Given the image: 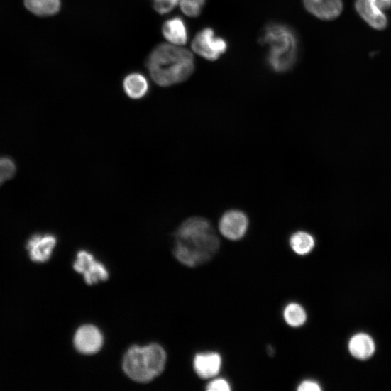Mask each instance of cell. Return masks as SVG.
<instances>
[{"mask_svg":"<svg viewBox=\"0 0 391 391\" xmlns=\"http://www.w3.org/2000/svg\"><path fill=\"white\" fill-rule=\"evenodd\" d=\"M219 247L220 240L211 224L204 218L194 217L176 231L173 254L181 263L193 268L210 261Z\"/></svg>","mask_w":391,"mask_h":391,"instance_id":"cell-1","label":"cell"},{"mask_svg":"<svg viewBox=\"0 0 391 391\" xmlns=\"http://www.w3.org/2000/svg\"><path fill=\"white\" fill-rule=\"evenodd\" d=\"M147 66L154 82L160 87H170L188 79L194 72L192 54L174 45L161 44L150 55Z\"/></svg>","mask_w":391,"mask_h":391,"instance_id":"cell-2","label":"cell"},{"mask_svg":"<svg viewBox=\"0 0 391 391\" xmlns=\"http://www.w3.org/2000/svg\"><path fill=\"white\" fill-rule=\"evenodd\" d=\"M260 41L268 46L267 60L275 72H287L296 63L298 41L295 33L290 27L278 23L270 24L264 28Z\"/></svg>","mask_w":391,"mask_h":391,"instance_id":"cell-3","label":"cell"},{"mask_svg":"<svg viewBox=\"0 0 391 391\" xmlns=\"http://www.w3.org/2000/svg\"><path fill=\"white\" fill-rule=\"evenodd\" d=\"M166 358L165 350L158 344L133 346L125 355L123 368L133 380L148 382L163 373Z\"/></svg>","mask_w":391,"mask_h":391,"instance_id":"cell-4","label":"cell"},{"mask_svg":"<svg viewBox=\"0 0 391 391\" xmlns=\"http://www.w3.org/2000/svg\"><path fill=\"white\" fill-rule=\"evenodd\" d=\"M228 48L223 38L216 37L214 31L204 28L199 32L192 43L193 50L209 60H216Z\"/></svg>","mask_w":391,"mask_h":391,"instance_id":"cell-5","label":"cell"},{"mask_svg":"<svg viewBox=\"0 0 391 391\" xmlns=\"http://www.w3.org/2000/svg\"><path fill=\"white\" fill-rule=\"evenodd\" d=\"M74 268L77 272L84 275L88 285L105 281L109 277L105 267L86 251H82L77 254Z\"/></svg>","mask_w":391,"mask_h":391,"instance_id":"cell-6","label":"cell"},{"mask_svg":"<svg viewBox=\"0 0 391 391\" xmlns=\"http://www.w3.org/2000/svg\"><path fill=\"white\" fill-rule=\"evenodd\" d=\"M248 220L244 212L239 210H229L222 216L219 230L221 234L231 241L242 238L248 229Z\"/></svg>","mask_w":391,"mask_h":391,"instance_id":"cell-7","label":"cell"},{"mask_svg":"<svg viewBox=\"0 0 391 391\" xmlns=\"http://www.w3.org/2000/svg\"><path fill=\"white\" fill-rule=\"evenodd\" d=\"M56 237L52 234H35L26 244L30 258L35 263H45L50 258L56 246Z\"/></svg>","mask_w":391,"mask_h":391,"instance_id":"cell-8","label":"cell"},{"mask_svg":"<svg viewBox=\"0 0 391 391\" xmlns=\"http://www.w3.org/2000/svg\"><path fill=\"white\" fill-rule=\"evenodd\" d=\"M355 9L359 16L373 28L384 30L387 26V18L376 0H356Z\"/></svg>","mask_w":391,"mask_h":391,"instance_id":"cell-9","label":"cell"},{"mask_svg":"<svg viewBox=\"0 0 391 391\" xmlns=\"http://www.w3.org/2000/svg\"><path fill=\"white\" fill-rule=\"evenodd\" d=\"M103 344V336L99 330L90 325L81 327L76 333L75 345L77 351L84 354L98 352Z\"/></svg>","mask_w":391,"mask_h":391,"instance_id":"cell-10","label":"cell"},{"mask_svg":"<svg viewBox=\"0 0 391 391\" xmlns=\"http://www.w3.org/2000/svg\"><path fill=\"white\" fill-rule=\"evenodd\" d=\"M304 4L310 13L324 21L338 18L343 11V0H304Z\"/></svg>","mask_w":391,"mask_h":391,"instance_id":"cell-11","label":"cell"},{"mask_svg":"<svg viewBox=\"0 0 391 391\" xmlns=\"http://www.w3.org/2000/svg\"><path fill=\"white\" fill-rule=\"evenodd\" d=\"M222 366L221 355L216 352L201 353L196 355L194 368L196 373L203 379L217 375Z\"/></svg>","mask_w":391,"mask_h":391,"instance_id":"cell-12","label":"cell"},{"mask_svg":"<svg viewBox=\"0 0 391 391\" xmlns=\"http://www.w3.org/2000/svg\"><path fill=\"white\" fill-rule=\"evenodd\" d=\"M164 38L172 45L181 46L188 41V29L185 21L174 17L166 21L162 28Z\"/></svg>","mask_w":391,"mask_h":391,"instance_id":"cell-13","label":"cell"},{"mask_svg":"<svg viewBox=\"0 0 391 391\" xmlns=\"http://www.w3.org/2000/svg\"><path fill=\"white\" fill-rule=\"evenodd\" d=\"M123 89L128 97L133 99H139L148 94L150 84L144 75L133 73L125 78Z\"/></svg>","mask_w":391,"mask_h":391,"instance_id":"cell-14","label":"cell"},{"mask_svg":"<svg viewBox=\"0 0 391 391\" xmlns=\"http://www.w3.org/2000/svg\"><path fill=\"white\" fill-rule=\"evenodd\" d=\"M348 348L354 358L367 360L373 356L375 352V343L370 336L360 334L351 338Z\"/></svg>","mask_w":391,"mask_h":391,"instance_id":"cell-15","label":"cell"},{"mask_svg":"<svg viewBox=\"0 0 391 391\" xmlns=\"http://www.w3.org/2000/svg\"><path fill=\"white\" fill-rule=\"evenodd\" d=\"M26 9L40 16L55 15L60 10V0H24Z\"/></svg>","mask_w":391,"mask_h":391,"instance_id":"cell-16","label":"cell"},{"mask_svg":"<svg viewBox=\"0 0 391 391\" xmlns=\"http://www.w3.org/2000/svg\"><path fill=\"white\" fill-rule=\"evenodd\" d=\"M314 239L308 233L298 231L290 238V246L292 250L299 255H306L312 252L314 247Z\"/></svg>","mask_w":391,"mask_h":391,"instance_id":"cell-17","label":"cell"},{"mask_svg":"<svg viewBox=\"0 0 391 391\" xmlns=\"http://www.w3.org/2000/svg\"><path fill=\"white\" fill-rule=\"evenodd\" d=\"M283 316L287 324L294 328L303 326L307 319V314L304 308L295 303H292L287 306L285 309H284Z\"/></svg>","mask_w":391,"mask_h":391,"instance_id":"cell-18","label":"cell"},{"mask_svg":"<svg viewBox=\"0 0 391 391\" xmlns=\"http://www.w3.org/2000/svg\"><path fill=\"white\" fill-rule=\"evenodd\" d=\"M16 172L15 162L9 158H0V186L12 179Z\"/></svg>","mask_w":391,"mask_h":391,"instance_id":"cell-19","label":"cell"},{"mask_svg":"<svg viewBox=\"0 0 391 391\" xmlns=\"http://www.w3.org/2000/svg\"><path fill=\"white\" fill-rule=\"evenodd\" d=\"M180 4L182 12L194 18L200 15L205 0H180Z\"/></svg>","mask_w":391,"mask_h":391,"instance_id":"cell-20","label":"cell"},{"mask_svg":"<svg viewBox=\"0 0 391 391\" xmlns=\"http://www.w3.org/2000/svg\"><path fill=\"white\" fill-rule=\"evenodd\" d=\"M180 0H153L154 9L160 14L164 15L172 11Z\"/></svg>","mask_w":391,"mask_h":391,"instance_id":"cell-21","label":"cell"},{"mask_svg":"<svg viewBox=\"0 0 391 391\" xmlns=\"http://www.w3.org/2000/svg\"><path fill=\"white\" fill-rule=\"evenodd\" d=\"M208 391H229L231 390L230 384L225 379H217L210 382L207 387Z\"/></svg>","mask_w":391,"mask_h":391,"instance_id":"cell-22","label":"cell"},{"mask_svg":"<svg viewBox=\"0 0 391 391\" xmlns=\"http://www.w3.org/2000/svg\"><path fill=\"white\" fill-rule=\"evenodd\" d=\"M297 390L299 391H319L321 390V387L314 381L306 380L299 385Z\"/></svg>","mask_w":391,"mask_h":391,"instance_id":"cell-23","label":"cell"},{"mask_svg":"<svg viewBox=\"0 0 391 391\" xmlns=\"http://www.w3.org/2000/svg\"><path fill=\"white\" fill-rule=\"evenodd\" d=\"M379 7L382 10H388L391 8V0H376Z\"/></svg>","mask_w":391,"mask_h":391,"instance_id":"cell-24","label":"cell"}]
</instances>
